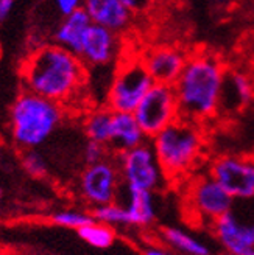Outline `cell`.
I'll return each instance as SVG.
<instances>
[{
	"label": "cell",
	"instance_id": "9",
	"mask_svg": "<svg viewBox=\"0 0 254 255\" xmlns=\"http://www.w3.org/2000/svg\"><path fill=\"white\" fill-rule=\"evenodd\" d=\"M142 131L153 138L169 125L180 119V108L172 84L155 83L133 112Z\"/></svg>",
	"mask_w": 254,
	"mask_h": 255
},
{
	"label": "cell",
	"instance_id": "20",
	"mask_svg": "<svg viewBox=\"0 0 254 255\" xmlns=\"http://www.w3.org/2000/svg\"><path fill=\"white\" fill-rule=\"evenodd\" d=\"M77 235L87 246L98 251H105L116 245L117 229H114L105 223H100L97 220H92L91 223L80 227L77 231Z\"/></svg>",
	"mask_w": 254,
	"mask_h": 255
},
{
	"label": "cell",
	"instance_id": "29",
	"mask_svg": "<svg viewBox=\"0 0 254 255\" xmlns=\"http://www.w3.org/2000/svg\"><path fill=\"white\" fill-rule=\"evenodd\" d=\"M14 6V0H0V23H2Z\"/></svg>",
	"mask_w": 254,
	"mask_h": 255
},
{
	"label": "cell",
	"instance_id": "8",
	"mask_svg": "<svg viewBox=\"0 0 254 255\" xmlns=\"http://www.w3.org/2000/svg\"><path fill=\"white\" fill-rule=\"evenodd\" d=\"M234 198L208 174H200L189 184L187 207L192 210V216L201 223L212 224L222 216L233 212Z\"/></svg>",
	"mask_w": 254,
	"mask_h": 255
},
{
	"label": "cell",
	"instance_id": "6",
	"mask_svg": "<svg viewBox=\"0 0 254 255\" xmlns=\"http://www.w3.org/2000/svg\"><path fill=\"white\" fill-rule=\"evenodd\" d=\"M155 84L142 59H128L116 70L108 87L106 105L112 112H134Z\"/></svg>",
	"mask_w": 254,
	"mask_h": 255
},
{
	"label": "cell",
	"instance_id": "25",
	"mask_svg": "<svg viewBox=\"0 0 254 255\" xmlns=\"http://www.w3.org/2000/svg\"><path fill=\"white\" fill-rule=\"evenodd\" d=\"M109 152L111 151L106 145L94 142V140H87L83 148V159L86 165H91V163H97L100 160L109 157Z\"/></svg>",
	"mask_w": 254,
	"mask_h": 255
},
{
	"label": "cell",
	"instance_id": "26",
	"mask_svg": "<svg viewBox=\"0 0 254 255\" xmlns=\"http://www.w3.org/2000/svg\"><path fill=\"white\" fill-rule=\"evenodd\" d=\"M52 2H53L56 11L62 17H66V16L72 14V12L81 9L84 5V0H52Z\"/></svg>",
	"mask_w": 254,
	"mask_h": 255
},
{
	"label": "cell",
	"instance_id": "24",
	"mask_svg": "<svg viewBox=\"0 0 254 255\" xmlns=\"http://www.w3.org/2000/svg\"><path fill=\"white\" fill-rule=\"evenodd\" d=\"M22 165L25 171L33 177H42L47 174V162L36 149H27L22 157Z\"/></svg>",
	"mask_w": 254,
	"mask_h": 255
},
{
	"label": "cell",
	"instance_id": "3",
	"mask_svg": "<svg viewBox=\"0 0 254 255\" xmlns=\"http://www.w3.org/2000/svg\"><path fill=\"white\" fill-rule=\"evenodd\" d=\"M150 142L169 182H178L189 176L205 156L206 138L201 125L181 117Z\"/></svg>",
	"mask_w": 254,
	"mask_h": 255
},
{
	"label": "cell",
	"instance_id": "31",
	"mask_svg": "<svg viewBox=\"0 0 254 255\" xmlns=\"http://www.w3.org/2000/svg\"><path fill=\"white\" fill-rule=\"evenodd\" d=\"M215 2H219V3H225L226 0H215Z\"/></svg>",
	"mask_w": 254,
	"mask_h": 255
},
{
	"label": "cell",
	"instance_id": "14",
	"mask_svg": "<svg viewBox=\"0 0 254 255\" xmlns=\"http://www.w3.org/2000/svg\"><path fill=\"white\" fill-rule=\"evenodd\" d=\"M83 8L92 23L119 34L128 28L133 20V11L123 3V0H84Z\"/></svg>",
	"mask_w": 254,
	"mask_h": 255
},
{
	"label": "cell",
	"instance_id": "10",
	"mask_svg": "<svg viewBox=\"0 0 254 255\" xmlns=\"http://www.w3.org/2000/svg\"><path fill=\"white\" fill-rule=\"evenodd\" d=\"M209 174L234 199L254 198V157L220 156L211 162Z\"/></svg>",
	"mask_w": 254,
	"mask_h": 255
},
{
	"label": "cell",
	"instance_id": "11",
	"mask_svg": "<svg viewBox=\"0 0 254 255\" xmlns=\"http://www.w3.org/2000/svg\"><path fill=\"white\" fill-rule=\"evenodd\" d=\"M211 229L228 255H254V221L242 220L230 212L215 221Z\"/></svg>",
	"mask_w": 254,
	"mask_h": 255
},
{
	"label": "cell",
	"instance_id": "4",
	"mask_svg": "<svg viewBox=\"0 0 254 255\" xmlns=\"http://www.w3.org/2000/svg\"><path fill=\"white\" fill-rule=\"evenodd\" d=\"M9 120L14 143L23 149H36L56 131L62 109L56 101L27 91L12 103Z\"/></svg>",
	"mask_w": 254,
	"mask_h": 255
},
{
	"label": "cell",
	"instance_id": "17",
	"mask_svg": "<svg viewBox=\"0 0 254 255\" xmlns=\"http://www.w3.org/2000/svg\"><path fill=\"white\" fill-rule=\"evenodd\" d=\"M91 25H92V20L87 16L84 8L72 12V14L66 17H62V20L59 22V25L53 33L55 44L70 50L75 55H80L81 44Z\"/></svg>",
	"mask_w": 254,
	"mask_h": 255
},
{
	"label": "cell",
	"instance_id": "7",
	"mask_svg": "<svg viewBox=\"0 0 254 255\" xmlns=\"http://www.w3.org/2000/svg\"><path fill=\"white\" fill-rule=\"evenodd\" d=\"M123 188L116 156L86 165L78 179V193L89 207H100L120 198Z\"/></svg>",
	"mask_w": 254,
	"mask_h": 255
},
{
	"label": "cell",
	"instance_id": "21",
	"mask_svg": "<svg viewBox=\"0 0 254 255\" xmlns=\"http://www.w3.org/2000/svg\"><path fill=\"white\" fill-rule=\"evenodd\" d=\"M112 111L109 108H100L87 114L84 119L83 128L87 140L109 145L111 140V129H112Z\"/></svg>",
	"mask_w": 254,
	"mask_h": 255
},
{
	"label": "cell",
	"instance_id": "1",
	"mask_svg": "<svg viewBox=\"0 0 254 255\" xmlns=\"http://www.w3.org/2000/svg\"><path fill=\"white\" fill-rule=\"evenodd\" d=\"M84 78L86 64L81 58L58 44L36 48L22 66L27 91L59 105L80 92Z\"/></svg>",
	"mask_w": 254,
	"mask_h": 255
},
{
	"label": "cell",
	"instance_id": "13",
	"mask_svg": "<svg viewBox=\"0 0 254 255\" xmlns=\"http://www.w3.org/2000/svg\"><path fill=\"white\" fill-rule=\"evenodd\" d=\"M184 52L175 47H155L141 58L155 83L175 84L187 62Z\"/></svg>",
	"mask_w": 254,
	"mask_h": 255
},
{
	"label": "cell",
	"instance_id": "19",
	"mask_svg": "<svg viewBox=\"0 0 254 255\" xmlns=\"http://www.w3.org/2000/svg\"><path fill=\"white\" fill-rule=\"evenodd\" d=\"M159 240L180 255H212V248L206 240L178 226L164 227L159 232Z\"/></svg>",
	"mask_w": 254,
	"mask_h": 255
},
{
	"label": "cell",
	"instance_id": "15",
	"mask_svg": "<svg viewBox=\"0 0 254 255\" xmlns=\"http://www.w3.org/2000/svg\"><path fill=\"white\" fill-rule=\"evenodd\" d=\"M147 140L148 137L142 131L141 125H139L133 112L112 114V129L108 148L114 156L142 145Z\"/></svg>",
	"mask_w": 254,
	"mask_h": 255
},
{
	"label": "cell",
	"instance_id": "27",
	"mask_svg": "<svg viewBox=\"0 0 254 255\" xmlns=\"http://www.w3.org/2000/svg\"><path fill=\"white\" fill-rule=\"evenodd\" d=\"M141 255H180V254L175 252L161 241V243H147L142 248Z\"/></svg>",
	"mask_w": 254,
	"mask_h": 255
},
{
	"label": "cell",
	"instance_id": "2",
	"mask_svg": "<svg viewBox=\"0 0 254 255\" xmlns=\"http://www.w3.org/2000/svg\"><path fill=\"white\" fill-rule=\"evenodd\" d=\"M225 78V67L215 55L198 52L189 56L184 70L173 84L180 117L203 125L217 116L222 108Z\"/></svg>",
	"mask_w": 254,
	"mask_h": 255
},
{
	"label": "cell",
	"instance_id": "30",
	"mask_svg": "<svg viewBox=\"0 0 254 255\" xmlns=\"http://www.w3.org/2000/svg\"><path fill=\"white\" fill-rule=\"evenodd\" d=\"M2 198H3V193H2V190H0V202H2Z\"/></svg>",
	"mask_w": 254,
	"mask_h": 255
},
{
	"label": "cell",
	"instance_id": "12",
	"mask_svg": "<svg viewBox=\"0 0 254 255\" xmlns=\"http://www.w3.org/2000/svg\"><path fill=\"white\" fill-rule=\"evenodd\" d=\"M119 53V33L101 25L92 23L81 44L80 58L91 67H105L116 59Z\"/></svg>",
	"mask_w": 254,
	"mask_h": 255
},
{
	"label": "cell",
	"instance_id": "16",
	"mask_svg": "<svg viewBox=\"0 0 254 255\" xmlns=\"http://www.w3.org/2000/svg\"><path fill=\"white\" fill-rule=\"evenodd\" d=\"M119 201L123 204L126 213H128L130 227L147 229L155 224L158 209L153 191L123 187Z\"/></svg>",
	"mask_w": 254,
	"mask_h": 255
},
{
	"label": "cell",
	"instance_id": "22",
	"mask_svg": "<svg viewBox=\"0 0 254 255\" xmlns=\"http://www.w3.org/2000/svg\"><path fill=\"white\" fill-rule=\"evenodd\" d=\"M92 216H94V220L105 223L114 229L130 227L128 213H126V209L120 201L109 202V204H105V206L92 209Z\"/></svg>",
	"mask_w": 254,
	"mask_h": 255
},
{
	"label": "cell",
	"instance_id": "18",
	"mask_svg": "<svg viewBox=\"0 0 254 255\" xmlns=\"http://www.w3.org/2000/svg\"><path fill=\"white\" fill-rule=\"evenodd\" d=\"M254 97V83L250 75L240 70L226 73L220 111H237L245 108Z\"/></svg>",
	"mask_w": 254,
	"mask_h": 255
},
{
	"label": "cell",
	"instance_id": "28",
	"mask_svg": "<svg viewBox=\"0 0 254 255\" xmlns=\"http://www.w3.org/2000/svg\"><path fill=\"white\" fill-rule=\"evenodd\" d=\"M153 2H155V0H123V3L128 6L133 12L147 11Z\"/></svg>",
	"mask_w": 254,
	"mask_h": 255
},
{
	"label": "cell",
	"instance_id": "23",
	"mask_svg": "<svg viewBox=\"0 0 254 255\" xmlns=\"http://www.w3.org/2000/svg\"><path fill=\"white\" fill-rule=\"evenodd\" d=\"M53 224L59 227H66V229H73V231H78L80 227L86 226L87 223H91L94 220L92 212H84V210H77V209H64V210H58L52 216H50Z\"/></svg>",
	"mask_w": 254,
	"mask_h": 255
},
{
	"label": "cell",
	"instance_id": "5",
	"mask_svg": "<svg viewBox=\"0 0 254 255\" xmlns=\"http://www.w3.org/2000/svg\"><path fill=\"white\" fill-rule=\"evenodd\" d=\"M116 159L125 188L147 190L156 193L169 182L158 160L155 148L148 140L130 151L117 154Z\"/></svg>",
	"mask_w": 254,
	"mask_h": 255
}]
</instances>
